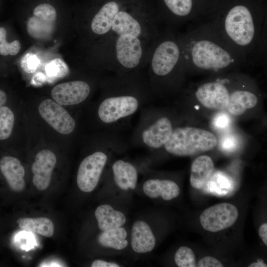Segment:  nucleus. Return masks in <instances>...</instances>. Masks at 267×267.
I'll list each match as a JSON object with an SVG mask.
<instances>
[{"label":"nucleus","mask_w":267,"mask_h":267,"mask_svg":"<svg viewBox=\"0 0 267 267\" xmlns=\"http://www.w3.org/2000/svg\"><path fill=\"white\" fill-rule=\"evenodd\" d=\"M46 74L50 77L65 75L68 72V68L65 63L60 58L51 61L45 67Z\"/></svg>","instance_id":"nucleus-31"},{"label":"nucleus","mask_w":267,"mask_h":267,"mask_svg":"<svg viewBox=\"0 0 267 267\" xmlns=\"http://www.w3.org/2000/svg\"><path fill=\"white\" fill-rule=\"evenodd\" d=\"M0 170L9 187L14 191L21 192L25 187V170L20 161L12 156H4L0 160Z\"/></svg>","instance_id":"nucleus-14"},{"label":"nucleus","mask_w":267,"mask_h":267,"mask_svg":"<svg viewBox=\"0 0 267 267\" xmlns=\"http://www.w3.org/2000/svg\"><path fill=\"white\" fill-rule=\"evenodd\" d=\"M174 129L169 117L159 115L154 110L144 107L133 133L131 142L135 146L159 149L168 141Z\"/></svg>","instance_id":"nucleus-6"},{"label":"nucleus","mask_w":267,"mask_h":267,"mask_svg":"<svg viewBox=\"0 0 267 267\" xmlns=\"http://www.w3.org/2000/svg\"><path fill=\"white\" fill-rule=\"evenodd\" d=\"M114 41L108 43L111 60L107 69L116 74L138 71L143 65L146 57L148 59L150 50H146L148 41L132 34H123L112 37Z\"/></svg>","instance_id":"nucleus-5"},{"label":"nucleus","mask_w":267,"mask_h":267,"mask_svg":"<svg viewBox=\"0 0 267 267\" xmlns=\"http://www.w3.org/2000/svg\"><path fill=\"white\" fill-rule=\"evenodd\" d=\"M147 63V79L152 90L186 70L179 34L174 27L169 26L165 31L160 32L151 47Z\"/></svg>","instance_id":"nucleus-3"},{"label":"nucleus","mask_w":267,"mask_h":267,"mask_svg":"<svg viewBox=\"0 0 267 267\" xmlns=\"http://www.w3.org/2000/svg\"><path fill=\"white\" fill-rule=\"evenodd\" d=\"M96 108L98 122L105 131H114L125 124L149 100L148 79L138 71L105 77Z\"/></svg>","instance_id":"nucleus-1"},{"label":"nucleus","mask_w":267,"mask_h":267,"mask_svg":"<svg viewBox=\"0 0 267 267\" xmlns=\"http://www.w3.org/2000/svg\"><path fill=\"white\" fill-rule=\"evenodd\" d=\"M249 267H267V264H265L263 260L259 259L257 262L253 263L249 266Z\"/></svg>","instance_id":"nucleus-38"},{"label":"nucleus","mask_w":267,"mask_h":267,"mask_svg":"<svg viewBox=\"0 0 267 267\" xmlns=\"http://www.w3.org/2000/svg\"><path fill=\"white\" fill-rule=\"evenodd\" d=\"M91 267H119V264L111 262H107L102 260H96L92 262Z\"/></svg>","instance_id":"nucleus-35"},{"label":"nucleus","mask_w":267,"mask_h":267,"mask_svg":"<svg viewBox=\"0 0 267 267\" xmlns=\"http://www.w3.org/2000/svg\"><path fill=\"white\" fill-rule=\"evenodd\" d=\"M214 165L208 156L202 155L196 158L191 167L190 182L196 189L204 187L213 173Z\"/></svg>","instance_id":"nucleus-20"},{"label":"nucleus","mask_w":267,"mask_h":267,"mask_svg":"<svg viewBox=\"0 0 267 267\" xmlns=\"http://www.w3.org/2000/svg\"><path fill=\"white\" fill-rule=\"evenodd\" d=\"M56 164V157L48 149L39 151L32 166L33 183L39 190H44L49 186L52 172Z\"/></svg>","instance_id":"nucleus-13"},{"label":"nucleus","mask_w":267,"mask_h":267,"mask_svg":"<svg viewBox=\"0 0 267 267\" xmlns=\"http://www.w3.org/2000/svg\"><path fill=\"white\" fill-rule=\"evenodd\" d=\"M179 38L186 69L218 72L247 62L210 21L200 22Z\"/></svg>","instance_id":"nucleus-2"},{"label":"nucleus","mask_w":267,"mask_h":267,"mask_svg":"<svg viewBox=\"0 0 267 267\" xmlns=\"http://www.w3.org/2000/svg\"><path fill=\"white\" fill-rule=\"evenodd\" d=\"M19 226L27 232L50 237L54 233V226L52 222L46 217L36 218H20L17 221Z\"/></svg>","instance_id":"nucleus-23"},{"label":"nucleus","mask_w":267,"mask_h":267,"mask_svg":"<svg viewBox=\"0 0 267 267\" xmlns=\"http://www.w3.org/2000/svg\"><path fill=\"white\" fill-rule=\"evenodd\" d=\"M57 10L51 4L42 2L33 8V16L43 21L54 23L57 17Z\"/></svg>","instance_id":"nucleus-28"},{"label":"nucleus","mask_w":267,"mask_h":267,"mask_svg":"<svg viewBox=\"0 0 267 267\" xmlns=\"http://www.w3.org/2000/svg\"><path fill=\"white\" fill-rule=\"evenodd\" d=\"M229 122V117L226 113H219L214 118L213 125L217 129H222L227 127Z\"/></svg>","instance_id":"nucleus-32"},{"label":"nucleus","mask_w":267,"mask_h":267,"mask_svg":"<svg viewBox=\"0 0 267 267\" xmlns=\"http://www.w3.org/2000/svg\"><path fill=\"white\" fill-rule=\"evenodd\" d=\"M238 217L233 205L222 203L205 209L200 215V222L206 230L216 232L231 226Z\"/></svg>","instance_id":"nucleus-9"},{"label":"nucleus","mask_w":267,"mask_h":267,"mask_svg":"<svg viewBox=\"0 0 267 267\" xmlns=\"http://www.w3.org/2000/svg\"><path fill=\"white\" fill-rule=\"evenodd\" d=\"M156 239L148 224L143 221L135 222L132 228L131 246L137 253L151 252L155 247Z\"/></svg>","instance_id":"nucleus-15"},{"label":"nucleus","mask_w":267,"mask_h":267,"mask_svg":"<svg viewBox=\"0 0 267 267\" xmlns=\"http://www.w3.org/2000/svg\"><path fill=\"white\" fill-rule=\"evenodd\" d=\"M158 21H142L130 13L120 10L113 21L110 31L105 37L132 34L153 43L160 31Z\"/></svg>","instance_id":"nucleus-8"},{"label":"nucleus","mask_w":267,"mask_h":267,"mask_svg":"<svg viewBox=\"0 0 267 267\" xmlns=\"http://www.w3.org/2000/svg\"><path fill=\"white\" fill-rule=\"evenodd\" d=\"M41 117L55 130L63 134L72 133L76 127V121L70 114L56 101L47 99L39 106Z\"/></svg>","instance_id":"nucleus-11"},{"label":"nucleus","mask_w":267,"mask_h":267,"mask_svg":"<svg viewBox=\"0 0 267 267\" xmlns=\"http://www.w3.org/2000/svg\"><path fill=\"white\" fill-rule=\"evenodd\" d=\"M173 15L169 26L191 23L196 17L193 0H163Z\"/></svg>","instance_id":"nucleus-19"},{"label":"nucleus","mask_w":267,"mask_h":267,"mask_svg":"<svg viewBox=\"0 0 267 267\" xmlns=\"http://www.w3.org/2000/svg\"><path fill=\"white\" fill-rule=\"evenodd\" d=\"M127 232L122 226L102 231L97 237L98 243L102 246L121 250L127 247Z\"/></svg>","instance_id":"nucleus-24"},{"label":"nucleus","mask_w":267,"mask_h":267,"mask_svg":"<svg viewBox=\"0 0 267 267\" xmlns=\"http://www.w3.org/2000/svg\"><path fill=\"white\" fill-rule=\"evenodd\" d=\"M230 93L226 86V79H218L200 85L196 89L195 95L204 107L221 110L227 108Z\"/></svg>","instance_id":"nucleus-10"},{"label":"nucleus","mask_w":267,"mask_h":267,"mask_svg":"<svg viewBox=\"0 0 267 267\" xmlns=\"http://www.w3.org/2000/svg\"><path fill=\"white\" fill-rule=\"evenodd\" d=\"M198 267H222V264L216 258L206 256L202 258L198 263Z\"/></svg>","instance_id":"nucleus-33"},{"label":"nucleus","mask_w":267,"mask_h":267,"mask_svg":"<svg viewBox=\"0 0 267 267\" xmlns=\"http://www.w3.org/2000/svg\"><path fill=\"white\" fill-rule=\"evenodd\" d=\"M120 10L119 4L115 1H111L105 3L91 20L90 28L92 32L106 37L109 33L114 19Z\"/></svg>","instance_id":"nucleus-18"},{"label":"nucleus","mask_w":267,"mask_h":267,"mask_svg":"<svg viewBox=\"0 0 267 267\" xmlns=\"http://www.w3.org/2000/svg\"><path fill=\"white\" fill-rule=\"evenodd\" d=\"M174 259L176 265L179 267H197L193 251L186 246H181L177 250Z\"/></svg>","instance_id":"nucleus-29"},{"label":"nucleus","mask_w":267,"mask_h":267,"mask_svg":"<svg viewBox=\"0 0 267 267\" xmlns=\"http://www.w3.org/2000/svg\"><path fill=\"white\" fill-rule=\"evenodd\" d=\"M6 31L4 28L0 27V54L6 56L15 55L21 49V44L18 40L8 43L6 40Z\"/></svg>","instance_id":"nucleus-30"},{"label":"nucleus","mask_w":267,"mask_h":267,"mask_svg":"<svg viewBox=\"0 0 267 267\" xmlns=\"http://www.w3.org/2000/svg\"><path fill=\"white\" fill-rule=\"evenodd\" d=\"M127 145L115 131H105L99 139L98 148L85 157L80 164L77 183L84 192L93 191L113 152L122 151Z\"/></svg>","instance_id":"nucleus-4"},{"label":"nucleus","mask_w":267,"mask_h":267,"mask_svg":"<svg viewBox=\"0 0 267 267\" xmlns=\"http://www.w3.org/2000/svg\"><path fill=\"white\" fill-rule=\"evenodd\" d=\"M90 91V86L87 82L75 80L56 85L51 94L55 101L61 105H76L85 101Z\"/></svg>","instance_id":"nucleus-12"},{"label":"nucleus","mask_w":267,"mask_h":267,"mask_svg":"<svg viewBox=\"0 0 267 267\" xmlns=\"http://www.w3.org/2000/svg\"><path fill=\"white\" fill-rule=\"evenodd\" d=\"M217 139L212 133L191 127H177L164 146L169 153L178 156H191L213 149Z\"/></svg>","instance_id":"nucleus-7"},{"label":"nucleus","mask_w":267,"mask_h":267,"mask_svg":"<svg viewBox=\"0 0 267 267\" xmlns=\"http://www.w3.org/2000/svg\"><path fill=\"white\" fill-rule=\"evenodd\" d=\"M204 187L213 193L224 195L233 189V182L226 174L217 171L212 174Z\"/></svg>","instance_id":"nucleus-25"},{"label":"nucleus","mask_w":267,"mask_h":267,"mask_svg":"<svg viewBox=\"0 0 267 267\" xmlns=\"http://www.w3.org/2000/svg\"><path fill=\"white\" fill-rule=\"evenodd\" d=\"M14 123L13 112L7 107L0 108V140L8 138L11 134Z\"/></svg>","instance_id":"nucleus-27"},{"label":"nucleus","mask_w":267,"mask_h":267,"mask_svg":"<svg viewBox=\"0 0 267 267\" xmlns=\"http://www.w3.org/2000/svg\"><path fill=\"white\" fill-rule=\"evenodd\" d=\"M144 194L151 198L161 197L169 201L178 197L180 193L178 185L174 181L167 179L149 178L142 185Z\"/></svg>","instance_id":"nucleus-16"},{"label":"nucleus","mask_w":267,"mask_h":267,"mask_svg":"<svg viewBox=\"0 0 267 267\" xmlns=\"http://www.w3.org/2000/svg\"><path fill=\"white\" fill-rule=\"evenodd\" d=\"M53 24L32 16L28 20L27 31L29 34L34 38H44L52 32L53 30Z\"/></svg>","instance_id":"nucleus-26"},{"label":"nucleus","mask_w":267,"mask_h":267,"mask_svg":"<svg viewBox=\"0 0 267 267\" xmlns=\"http://www.w3.org/2000/svg\"><path fill=\"white\" fill-rule=\"evenodd\" d=\"M99 228L101 231L121 227L126 222L124 214L108 204L99 206L94 212Z\"/></svg>","instance_id":"nucleus-22"},{"label":"nucleus","mask_w":267,"mask_h":267,"mask_svg":"<svg viewBox=\"0 0 267 267\" xmlns=\"http://www.w3.org/2000/svg\"><path fill=\"white\" fill-rule=\"evenodd\" d=\"M259 234L264 243L267 245V223L262 224L259 229Z\"/></svg>","instance_id":"nucleus-36"},{"label":"nucleus","mask_w":267,"mask_h":267,"mask_svg":"<svg viewBox=\"0 0 267 267\" xmlns=\"http://www.w3.org/2000/svg\"><path fill=\"white\" fill-rule=\"evenodd\" d=\"M113 180L124 190L134 189L138 179V172L131 163L122 159L115 161L112 165Z\"/></svg>","instance_id":"nucleus-17"},{"label":"nucleus","mask_w":267,"mask_h":267,"mask_svg":"<svg viewBox=\"0 0 267 267\" xmlns=\"http://www.w3.org/2000/svg\"><path fill=\"white\" fill-rule=\"evenodd\" d=\"M237 144L236 139L232 135L224 137L221 141L222 148L225 151H231L234 149Z\"/></svg>","instance_id":"nucleus-34"},{"label":"nucleus","mask_w":267,"mask_h":267,"mask_svg":"<svg viewBox=\"0 0 267 267\" xmlns=\"http://www.w3.org/2000/svg\"><path fill=\"white\" fill-rule=\"evenodd\" d=\"M7 100V96L5 92L0 89V108L3 106Z\"/></svg>","instance_id":"nucleus-37"},{"label":"nucleus","mask_w":267,"mask_h":267,"mask_svg":"<svg viewBox=\"0 0 267 267\" xmlns=\"http://www.w3.org/2000/svg\"><path fill=\"white\" fill-rule=\"evenodd\" d=\"M258 101V97L254 92L246 89H237L231 92L226 108L230 114L240 116L248 109L254 107Z\"/></svg>","instance_id":"nucleus-21"}]
</instances>
